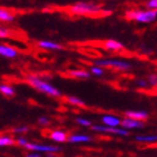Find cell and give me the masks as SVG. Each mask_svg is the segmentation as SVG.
I'll return each mask as SVG.
<instances>
[{
    "instance_id": "cell-1",
    "label": "cell",
    "mask_w": 157,
    "mask_h": 157,
    "mask_svg": "<svg viewBox=\"0 0 157 157\" xmlns=\"http://www.w3.org/2000/svg\"><path fill=\"white\" fill-rule=\"evenodd\" d=\"M26 80L31 87H33L36 90L40 91V93H44V94L54 97V98H59L61 96V91L57 87H55L54 85L45 82L44 79L38 77V76L27 75L26 76Z\"/></svg>"
},
{
    "instance_id": "cell-2",
    "label": "cell",
    "mask_w": 157,
    "mask_h": 157,
    "mask_svg": "<svg viewBox=\"0 0 157 157\" xmlns=\"http://www.w3.org/2000/svg\"><path fill=\"white\" fill-rule=\"evenodd\" d=\"M126 18L139 24H151L157 19V10H130L126 12Z\"/></svg>"
},
{
    "instance_id": "cell-3",
    "label": "cell",
    "mask_w": 157,
    "mask_h": 157,
    "mask_svg": "<svg viewBox=\"0 0 157 157\" xmlns=\"http://www.w3.org/2000/svg\"><path fill=\"white\" fill-rule=\"evenodd\" d=\"M69 12L76 16L96 15L101 11V7L94 2H77L68 8Z\"/></svg>"
},
{
    "instance_id": "cell-4",
    "label": "cell",
    "mask_w": 157,
    "mask_h": 157,
    "mask_svg": "<svg viewBox=\"0 0 157 157\" xmlns=\"http://www.w3.org/2000/svg\"><path fill=\"white\" fill-rule=\"evenodd\" d=\"M95 65L103 68H113L119 71H128L133 68V65L129 61L121 59H97L95 60Z\"/></svg>"
},
{
    "instance_id": "cell-5",
    "label": "cell",
    "mask_w": 157,
    "mask_h": 157,
    "mask_svg": "<svg viewBox=\"0 0 157 157\" xmlns=\"http://www.w3.org/2000/svg\"><path fill=\"white\" fill-rule=\"evenodd\" d=\"M26 149L31 151H38V153H45V154H56V153H60L61 149L60 146L57 145H48V144H39V143L28 142V144L25 146Z\"/></svg>"
},
{
    "instance_id": "cell-6",
    "label": "cell",
    "mask_w": 157,
    "mask_h": 157,
    "mask_svg": "<svg viewBox=\"0 0 157 157\" xmlns=\"http://www.w3.org/2000/svg\"><path fill=\"white\" fill-rule=\"evenodd\" d=\"M94 132H97L99 134H112V135H117V136H128L129 132L121 126L118 127H109L105 125H93L90 127Z\"/></svg>"
},
{
    "instance_id": "cell-7",
    "label": "cell",
    "mask_w": 157,
    "mask_h": 157,
    "mask_svg": "<svg viewBox=\"0 0 157 157\" xmlns=\"http://www.w3.org/2000/svg\"><path fill=\"white\" fill-rule=\"evenodd\" d=\"M67 142H69L70 144H87V143L94 142V137L87 134L75 133L68 136Z\"/></svg>"
},
{
    "instance_id": "cell-8",
    "label": "cell",
    "mask_w": 157,
    "mask_h": 157,
    "mask_svg": "<svg viewBox=\"0 0 157 157\" xmlns=\"http://www.w3.org/2000/svg\"><path fill=\"white\" fill-rule=\"evenodd\" d=\"M121 126L125 129H139V128H144L145 127V121H137V119H133L129 117H125L124 119H121Z\"/></svg>"
},
{
    "instance_id": "cell-9",
    "label": "cell",
    "mask_w": 157,
    "mask_h": 157,
    "mask_svg": "<svg viewBox=\"0 0 157 157\" xmlns=\"http://www.w3.org/2000/svg\"><path fill=\"white\" fill-rule=\"evenodd\" d=\"M0 56L5 58H9V59H13V58L18 57V50L11 46L0 44Z\"/></svg>"
},
{
    "instance_id": "cell-10",
    "label": "cell",
    "mask_w": 157,
    "mask_h": 157,
    "mask_svg": "<svg viewBox=\"0 0 157 157\" xmlns=\"http://www.w3.org/2000/svg\"><path fill=\"white\" fill-rule=\"evenodd\" d=\"M101 124L109 127H118L121 124V118L113 114H106L101 117Z\"/></svg>"
},
{
    "instance_id": "cell-11",
    "label": "cell",
    "mask_w": 157,
    "mask_h": 157,
    "mask_svg": "<svg viewBox=\"0 0 157 157\" xmlns=\"http://www.w3.org/2000/svg\"><path fill=\"white\" fill-rule=\"evenodd\" d=\"M37 46L41 49H46V50H63V47L56 41L52 40H39L37 42Z\"/></svg>"
},
{
    "instance_id": "cell-12",
    "label": "cell",
    "mask_w": 157,
    "mask_h": 157,
    "mask_svg": "<svg viewBox=\"0 0 157 157\" xmlns=\"http://www.w3.org/2000/svg\"><path fill=\"white\" fill-rule=\"evenodd\" d=\"M104 47L109 52H121L125 49V45L123 42L115 39H108L104 42Z\"/></svg>"
},
{
    "instance_id": "cell-13",
    "label": "cell",
    "mask_w": 157,
    "mask_h": 157,
    "mask_svg": "<svg viewBox=\"0 0 157 157\" xmlns=\"http://www.w3.org/2000/svg\"><path fill=\"white\" fill-rule=\"evenodd\" d=\"M125 117H129L133 119H137V121H145L146 119H148L149 114L146 110H127L125 112Z\"/></svg>"
},
{
    "instance_id": "cell-14",
    "label": "cell",
    "mask_w": 157,
    "mask_h": 157,
    "mask_svg": "<svg viewBox=\"0 0 157 157\" xmlns=\"http://www.w3.org/2000/svg\"><path fill=\"white\" fill-rule=\"evenodd\" d=\"M49 138L54 140L56 143H65L67 142V139H68V135L65 130H61V129H56V130H52L50 135H49Z\"/></svg>"
},
{
    "instance_id": "cell-15",
    "label": "cell",
    "mask_w": 157,
    "mask_h": 157,
    "mask_svg": "<svg viewBox=\"0 0 157 157\" xmlns=\"http://www.w3.org/2000/svg\"><path fill=\"white\" fill-rule=\"evenodd\" d=\"M134 140L139 144H155L157 143V134L151 135H137L134 137Z\"/></svg>"
},
{
    "instance_id": "cell-16",
    "label": "cell",
    "mask_w": 157,
    "mask_h": 157,
    "mask_svg": "<svg viewBox=\"0 0 157 157\" xmlns=\"http://www.w3.org/2000/svg\"><path fill=\"white\" fill-rule=\"evenodd\" d=\"M15 19L16 16L11 10L0 7V21L1 22H12L15 21Z\"/></svg>"
},
{
    "instance_id": "cell-17",
    "label": "cell",
    "mask_w": 157,
    "mask_h": 157,
    "mask_svg": "<svg viewBox=\"0 0 157 157\" xmlns=\"http://www.w3.org/2000/svg\"><path fill=\"white\" fill-rule=\"evenodd\" d=\"M68 75L75 79H88L90 77V73L84 69H73L68 71Z\"/></svg>"
},
{
    "instance_id": "cell-18",
    "label": "cell",
    "mask_w": 157,
    "mask_h": 157,
    "mask_svg": "<svg viewBox=\"0 0 157 157\" xmlns=\"http://www.w3.org/2000/svg\"><path fill=\"white\" fill-rule=\"evenodd\" d=\"M0 93L6 97H13L16 95L15 88L8 84H0Z\"/></svg>"
},
{
    "instance_id": "cell-19",
    "label": "cell",
    "mask_w": 157,
    "mask_h": 157,
    "mask_svg": "<svg viewBox=\"0 0 157 157\" xmlns=\"http://www.w3.org/2000/svg\"><path fill=\"white\" fill-rule=\"evenodd\" d=\"M66 101L68 104H70V105L77 106V107H82V108H85V107L87 106L84 100L80 99V98H79V97H77V96H67L66 97Z\"/></svg>"
},
{
    "instance_id": "cell-20",
    "label": "cell",
    "mask_w": 157,
    "mask_h": 157,
    "mask_svg": "<svg viewBox=\"0 0 157 157\" xmlns=\"http://www.w3.org/2000/svg\"><path fill=\"white\" fill-rule=\"evenodd\" d=\"M15 143H16V139H13L9 135H0V147L12 146Z\"/></svg>"
},
{
    "instance_id": "cell-21",
    "label": "cell",
    "mask_w": 157,
    "mask_h": 157,
    "mask_svg": "<svg viewBox=\"0 0 157 157\" xmlns=\"http://www.w3.org/2000/svg\"><path fill=\"white\" fill-rule=\"evenodd\" d=\"M135 86H136L137 88H142V89H147L151 85H149V82H148L147 79L145 78H137L136 80H135Z\"/></svg>"
},
{
    "instance_id": "cell-22",
    "label": "cell",
    "mask_w": 157,
    "mask_h": 157,
    "mask_svg": "<svg viewBox=\"0 0 157 157\" xmlns=\"http://www.w3.org/2000/svg\"><path fill=\"white\" fill-rule=\"evenodd\" d=\"M90 74H93V75L97 76V77H101V76L105 75V68H103V67H99V66H93L90 67Z\"/></svg>"
},
{
    "instance_id": "cell-23",
    "label": "cell",
    "mask_w": 157,
    "mask_h": 157,
    "mask_svg": "<svg viewBox=\"0 0 157 157\" xmlns=\"http://www.w3.org/2000/svg\"><path fill=\"white\" fill-rule=\"evenodd\" d=\"M29 130H30V128H29L28 126H25V125H20V126L13 127L11 132L13 134H17V135H21V134L28 133Z\"/></svg>"
},
{
    "instance_id": "cell-24",
    "label": "cell",
    "mask_w": 157,
    "mask_h": 157,
    "mask_svg": "<svg viewBox=\"0 0 157 157\" xmlns=\"http://www.w3.org/2000/svg\"><path fill=\"white\" fill-rule=\"evenodd\" d=\"M76 123L78 125H80V126L82 127H89L90 128L91 126H93V123H91L89 119H87V118H84V117H77L76 118Z\"/></svg>"
},
{
    "instance_id": "cell-25",
    "label": "cell",
    "mask_w": 157,
    "mask_h": 157,
    "mask_svg": "<svg viewBox=\"0 0 157 157\" xmlns=\"http://www.w3.org/2000/svg\"><path fill=\"white\" fill-rule=\"evenodd\" d=\"M52 121H50V118L47 117V116H40L38 119H37V124L39 125V126H42V127H47L50 125Z\"/></svg>"
},
{
    "instance_id": "cell-26",
    "label": "cell",
    "mask_w": 157,
    "mask_h": 157,
    "mask_svg": "<svg viewBox=\"0 0 157 157\" xmlns=\"http://www.w3.org/2000/svg\"><path fill=\"white\" fill-rule=\"evenodd\" d=\"M12 35V31L10 30L9 28L7 27H0V39H5V38H8Z\"/></svg>"
},
{
    "instance_id": "cell-27",
    "label": "cell",
    "mask_w": 157,
    "mask_h": 157,
    "mask_svg": "<svg viewBox=\"0 0 157 157\" xmlns=\"http://www.w3.org/2000/svg\"><path fill=\"white\" fill-rule=\"evenodd\" d=\"M147 80L151 86L157 87V74H151V75L147 77Z\"/></svg>"
},
{
    "instance_id": "cell-28",
    "label": "cell",
    "mask_w": 157,
    "mask_h": 157,
    "mask_svg": "<svg viewBox=\"0 0 157 157\" xmlns=\"http://www.w3.org/2000/svg\"><path fill=\"white\" fill-rule=\"evenodd\" d=\"M146 8L151 10H157V0H147Z\"/></svg>"
},
{
    "instance_id": "cell-29",
    "label": "cell",
    "mask_w": 157,
    "mask_h": 157,
    "mask_svg": "<svg viewBox=\"0 0 157 157\" xmlns=\"http://www.w3.org/2000/svg\"><path fill=\"white\" fill-rule=\"evenodd\" d=\"M16 143H17V145H19L20 147H24L28 144V139L26 137H17L16 139Z\"/></svg>"
},
{
    "instance_id": "cell-30",
    "label": "cell",
    "mask_w": 157,
    "mask_h": 157,
    "mask_svg": "<svg viewBox=\"0 0 157 157\" xmlns=\"http://www.w3.org/2000/svg\"><path fill=\"white\" fill-rule=\"evenodd\" d=\"M25 157H42V155L41 153H38V151H29Z\"/></svg>"
}]
</instances>
